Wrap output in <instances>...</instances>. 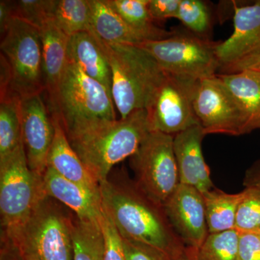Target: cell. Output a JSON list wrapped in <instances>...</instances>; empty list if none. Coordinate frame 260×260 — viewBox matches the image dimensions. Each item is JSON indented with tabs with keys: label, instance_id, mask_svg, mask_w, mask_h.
Segmentation results:
<instances>
[{
	"label": "cell",
	"instance_id": "40",
	"mask_svg": "<svg viewBox=\"0 0 260 260\" xmlns=\"http://www.w3.org/2000/svg\"><path fill=\"white\" fill-rule=\"evenodd\" d=\"M249 69H254L256 70H259L260 72V58L259 59H258V61H256L255 64L253 65L252 67H251V68H249Z\"/></svg>",
	"mask_w": 260,
	"mask_h": 260
},
{
	"label": "cell",
	"instance_id": "18",
	"mask_svg": "<svg viewBox=\"0 0 260 260\" xmlns=\"http://www.w3.org/2000/svg\"><path fill=\"white\" fill-rule=\"evenodd\" d=\"M93 32L104 42L112 44L138 45L156 41L150 34L137 30L112 9L108 0H89Z\"/></svg>",
	"mask_w": 260,
	"mask_h": 260
},
{
	"label": "cell",
	"instance_id": "25",
	"mask_svg": "<svg viewBox=\"0 0 260 260\" xmlns=\"http://www.w3.org/2000/svg\"><path fill=\"white\" fill-rule=\"evenodd\" d=\"M112 9L124 21L137 30L150 34L155 40L170 37L174 30L168 31L156 26L149 10L150 0H108Z\"/></svg>",
	"mask_w": 260,
	"mask_h": 260
},
{
	"label": "cell",
	"instance_id": "4",
	"mask_svg": "<svg viewBox=\"0 0 260 260\" xmlns=\"http://www.w3.org/2000/svg\"><path fill=\"white\" fill-rule=\"evenodd\" d=\"M150 132L146 110L140 109L69 141L99 184L108 179L116 164L138 150Z\"/></svg>",
	"mask_w": 260,
	"mask_h": 260
},
{
	"label": "cell",
	"instance_id": "36",
	"mask_svg": "<svg viewBox=\"0 0 260 260\" xmlns=\"http://www.w3.org/2000/svg\"><path fill=\"white\" fill-rule=\"evenodd\" d=\"M243 185L245 188H255L260 189V158L256 160L244 174Z\"/></svg>",
	"mask_w": 260,
	"mask_h": 260
},
{
	"label": "cell",
	"instance_id": "10",
	"mask_svg": "<svg viewBox=\"0 0 260 260\" xmlns=\"http://www.w3.org/2000/svg\"><path fill=\"white\" fill-rule=\"evenodd\" d=\"M198 81L166 73L145 109L150 132L174 137L200 125L193 107Z\"/></svg>",
	"mask_w": 260,
	"mask_h": 260
},
{
	"label": "cell",
	"instance_id": "33",
	"mask_svg": "<svg viewBox=\"0 0 260 260\" xmlns=\"http://www.w3.org/2000/svg\"><path fill=\"white\" fill-rule=\"evenodd\" d=\"M239 259L260 260V234L259 233L240 232Z\"/></svg>",
	"mask_w": 260,
	"mask_h": 260
},
{
	"label": "cell",
	"instance_id": "30",
	"mask_svg": "<svg viewBox=\"0 0 260 260\" xmlns=\"http://www.w3.org/2000/svg\"><path fill=\"white\" fill-rule=\"evenodd\" d=\"M238 208L236 229L239 232L260 231V189L245 188Z\"/></svg>",
	"mask_w": 260,
	"mask_h": 260
},
{
	"label": "cell",
	"instance_id": "13",
	"mask_svg": "<svg viewBox=\"0 0 260 260\" xmlns=\"http://www.w3.org/2000/svg\"><path fill=\"white\" fill-rule=\"evenodd\" d=\"M22 142L30 170L42 177L54 136L52 116L42 93L22 98L20 101Z\"/></svg>",
	"mask_w": 260,
	"mask_h": 260
},
{
	"label": "cell",
	"instance_id": "27",
	"mask_svg": "<svg viewBox=\"0 0 260 260\" xmlns=\"http://www.w3.org/2000/svg\"><path fill=\"white\" fill-rule=\"evenodd\" d=\"M239 235L240 232L237 229L208 234L196 249L197 259L239 260Z\"/></svg>",
	"mask_w": 260,
	"mask_h": 260
},
{
	"label": "cell",
	"instance_id": "29",
	"mask_svg": "<svg viewBox=\"0 0 260 260\" xmlns=\"http://www.w3.org/2000/svg\"><path fill=\"white\" fill-rule=\"evenodd\" d=\"M57 0H19L12 2L13 17L41 29L52 21Z\"/></svg>",
	"mask_w": 260,
	"mask_h": 260
},
{
	"label": "cell",
	"instance_id": "5",
	"mask_svg": "<svg viewBox=\"0 0 260 260\" xmlns=\"http://www.w3.org/2000/svg\"><path fill=\"white\" fill-rule=\"evenodd\" d=\"M74 213L42 193L12 244L26 260H73ZM10 244V243H9Z\"/></svg>",
	"mask_w": 260,
	"mask_h": 260
},
{
	"label": "cell",
	"instance_id": "15",
	"mask_svg": "<svg viewBox=\"0 0 260 260\" xmlns=\"http://www.w3.org/2000/svg\"><path fill=\"white\" fill-rule=\"evenodd\" d=\"M205 136L201 126L197 125L174 137L180 184L192 186L203 194L215 188L202 148Z\"/></svg>",
	"mask_w": 260,
	"mask_h": 260
},
{
	"label": "cell",
	"instance_id": "41",
	"mask_svg": "<svg viewBox=\"0 0 260 260\" xmlns=\"http://www.w3.org/2000/svg\"><path fill=\"white\" fill-rule=\"evenodd\" d=\"M259 234H260V231H259Z\"/></svg>",
	"mask_w": 260,
	"mask_h": 260
},
{
	"label": "cell",
	"instance_id": "11",
	"mask_svg": "<svg viewBox=\"0 0 260 260\" xmlns=\"http://www.w3.org/2000/svg\"><path fill=\"white\" fill-rule=\"evenodd\" d=\"M193 107L205 135L241 136L247 134V121L244 111L218 75L198 82Z\"/></svg>",
	"mask_w": 260,
	"mask_h": 260
},
{
	"label": "cell",
	"instance_id": "35",
	"mask_svg": "<svg viewBox=\"0 0 260 260\" xmlns=\"http://www.w3.org/2000/svg\"><path fill=\"white\" fill-rule=\"evenodd\" d=\"M11 68L8 59L3 54L0 56V98L11 93Z\"/></svg>",
	"mask_w": 260,
	"mask_h": 260
},
{
	"label": "cell",
	"instance_id": "39",
	"mask_svg": "<svg viewBox=\"0 0 260 260\" xmlns=\"http://www.w3.org/2000/svg\"><path fill=\"white\" fill-rule=\"evenodd\" d=\"M174 260H198L196 257V249L186 246L184 250Z\"/></svg>",
	"mask_w": 260,
	"mask_h": 260
},
{
	"label": "cell",
	"instance_id": "32",
	"mask_svg": "<svg viewBox=\"0 0 260 260\" xmlns=\"http://www.w3.org/2000/svg\"><path fill=\"white\" fill-rule=\"evenodd\" d=\"M122 241L126 260H174L162 251L144 243L123 237Z\"/></svg>",
	"mask_w": 260,
	"mask_h": 260
},
{
	"label": "cell",
	"instance_id": "20",
	"mask_svg": "<svg viewBox=\"0 0 260 260\" xmlns=\"http://www.w3.org/2000/svg\"><path fill=\"white\" fill-rule=\"evenodd\" d=\"M42 48V71L48 98L55 91L68 63L69 37L50 21L39 29Z\"/></svg>",
	"mask_w": 260,
	"mask_h": 260
},
{
	"label": "cell",
	"instance_id": "31",
	"mask_svg": "<svg viewBox=\"0 0 260 260\" xmlns=\"http://www.w3.org/2000/svg\"><path fill=\"white\" fill-rule=\"evenodd\" d=\"M99 223L104 238L103 260H126L122 237L103 207Z\"/></svg>",
	"mask_w": 260,
	"mask_h": 260
},
{
	"label": "cell",
	"instance_id": "17",
	"mask_svg": "<svg viewBox=\"0 0 260 260\" xmlns=\"http://www.w3.org/2000/svg\"><path fill=\"white\" fill-rule=\"evenodd\" d=\"M68 57V61L78 64L88 76L104 85L112 94L110 65L95 32L83 31L70 37Z\"/></svg>",
	"mask_w": 260,
	"mask_h": 260
},
{
	"label": "cell",
	"instance_id": "2",
	"mask_svg": "<svg viewBox=\"0 0 260 260\" xmlns=\"http://www.w3.org/2000/svg\"><path fill=\"white\" fill-rule=\"evenodd\" d=\"M48 101L69 140L117 120L112 94L72 61Z\"/></svg>",
	"mask_w": 260,
	"mask_h": 260
},
{
	"label": "cell",
	"instance_id": "3",
	"mask_svg": "<svg viewBox=\"0 0 260 260\" xmlns=\"http://www.w3.org/2000/svg\"><path fill=\"white\" fill-rule=\"evenodd\" d=\"M97 39L110 65L112 99L120 119L146 109L165 78V72L153 56L138 46L108 44Z\"/></svg>",
	"mask_w": 260,
	"mask_h": 260
},
{
	"label": "cell",
	"instance_id": "9",
	"mask_svg": "<svg viewBox=\"0 0 260 260\" xmlns=\"http://www.w3.org/2000/svg\"><path fill=\"white\" fill-rule=\"evenodd\" d=\"M0 48L1 54L11 68V93L20 99L44 93L42 41L39 29L13 17L2 38Z\"/></svg>",
	"mask_w": 260,
	"mask_h": 260
},
{
	"label": "cell",
	"instance_id": "1",
	"mask_svg": "<svg viewBox=\"0 0 260 260\" xmlns=\"http://www.w3.org/2000/svg\"><path fill=\"white\" fill-rule=\"evenodd\" d=\"M99 191L103 208L121 237L156 248L173 259L184 250L162 205L147 196L124 169L99 183Z\"/></svg>",
	"mask_w": 260,
	"mask_h": 260
},
{
	"label": "cell",
	"instance_id": "19",
	"mask_svg": "<svg viewBox=\"0 0 260 260\" xmlns=\"http://www.w3.org/2000/svg\"><path fill=\"white\" fill-rule=\"evenodd\" d=\"M52 116L54 136L48 155V167L65 179L99 191V184L84 166L72 147L64 129L55 116Z\"/></svg>",
	"mask_w": 260,
	"mask_h": 260
},
{
	"label": "cell",
	"instance_id": "12",
	"mask_svg": "<svg viewBox=\"0 0 260 260\" xmlns=\"http://www.w3.org/2000/svg\"><path fill=\"white\" fill-rule=\"evenodd\" d=\"M215 53L221 74L249 69L260 58V0L234 6V31L217 43Z\"/></svg>",
	"mask_w": 260,
	"mask_h": 260
},
{
	"label": "cell",
	"instance_id": "34",
	"mask_svg": "<svg viewBox=\"0 0 260 260\" xmlns=\"http://www.w3.org/2000/svg\"><path fill=\"white\" fill-rule=\"evenodd\" d=\"M181 0H150L149 10L154 21L177 18Z\"/></svg>",
	"mask_w": 260,
	"mask_h": 260
},
{
	"label": "cell",
	"instance_id": "7",
	"mask_svg": "<svg viewBox=\"0 0 260 260\" xmlns=\"http://www.w3.org/2000/svg\"><path fill=\"white\" fill-rule=\"evenodd\" d=\"M216 44L185 28L174 30L167 39L136 46L153 56L166 73L200 80L218 74L220 64L215 53Z\"/></svg>",
	"mask_w": 260,
	"mask_h": 260
},
{
	"label": "cell",
	"instance_id": "24",
	"mask_svg": "<svg viewBox=\"0 0 260 260\" xmlns=\"http://www.w3.org/2000/svg\"><path fill=\"white\" fill-rule=\"evenodd\" d=\"M73 260H103L104 238L99 221L82 220L74 213Z\"/></svg>",
	"mask_w": 260,
	"mask_h": 260
},
{
	"label": "cell",
	"instance_id": "38",
	"mask_svg": "<svg viewBox=\"0 0 260 260\" xmlns=\"http://www.w3.org/2000/svg\"><path fill=\"white\" fill-rule=\"evenodd\" d=\"M0 260H26L19 254L15 246L9 243L1 242L0 247Z\"/></svg>",
	"mask_w": 260,
	"mask_h": 260
},
{
	"label": "cell",
	"instance_id": "8",
	"mask_svg": "<svg viewBox=\"0 0 260 260\" xmlns=\"http://www.w3.org/2000/svg\"><path fill=\"white\" fill-rule=\"evenodd\" d=\"M129 165L137 185L159 205H164L180 184L172 135L150 132L130 157Z\"/></svg>",
	"mask_w": 260,
	"mask_h": 260
},
{
	"label": "cell",
	"instance_id": "16",
	"mask_svg": "<svg viewBox=\"0 0 260 260\" xmlns=\"http://www.w3.org/2000/svg\"><path fill=\"white\" fill-rule=\"evenodd\" d=\"M44 194L56 200L82 220L99 221L102 215L100 191L65 179L48 167L42 177Z\"/></svg>",
	"mask_w": 260,
	"mask_h": 260
},
{
	"label": "cell",
	"instance_id": "28",
	"mask_svg": "<svg viewBox=\"0 0 260 260\" xmlns=\"http://www.w3.org/2000/svg\"><path fill=\"white\" fill-rule=\"evenodd\" d=\"M177 18L186 30L205 39L212 28V15L208 5L201 0H181Z\"/></svg>",
	"mask_w": 260,
	"mask_h": 260
},
{
	"label": "cell",
	"instance_id": "26",
	"mask_svg": "<svg viewBox=\"0 0 260 260\" xmlns=\"http://www.w3.org/2000/svg\"><path fill=\"white\" fill-rule=\"evenodd\" d=\"M52 21L69 37L80 32H93L89 0H57Z\"/></svg>",
	"mask_w": 260,
	"mask_h": 260
},
{
	"label": "cell",
	"instance_id": "37",
	"mask_svg": "<svg viewBox=\"0 0 260 260\" xmlns=\"http://www.w3.org/2000/svg\"><path fill=\"white\" fill-rule=\"evenodd\" d=\"M13 18L12 2L2 0L0 2V34L2 38L4 37Z\"/></svg>",
	"mask_w": 260,
	"mask_h": 260
},
{
	"label": "cell",
	"instance_id": "21",
	"mask_svg": "<svg viewBox=\"0 0 260 260\" xmlns=\"http://www.w3.org/2000/svg\"><path fill=\"white\" fill-rule=\"evenodd\" d=\"M242 107L247 121V134L260 130V72L254 69L217 74Z\"/></svg>",
	"mask_w": 260,
	"mask_h": 260
},
{
	"label": "cell",
	"instance_id": "6",
	"mask_svg": "<svg viewBox=\"0 0 260 260\" xmlns=\"http://www.w3.org/2000/svg\"><path fill=\"white\" fill-rule=\"evenodd\" d=\"M42 193V177L30 170L22 144L0 161L1 242L14 244Z\"/></svg>",
	"mask_w": 260,
	"mask_h": 260
},
{
	"label": "cell",
	"instance_id": "22",
	"mask_svg": "<svg viewBox=\"0 0 260 260\" xmlns=\"http://www.w3.org/2000/svg\"><path fill=\"white\" fill-rule=\"evenodd\" d=\"M243 194V191L229 194L216 188L203 194L209 234L236 229L238 208Z\"/></svg>",
	"mask_w": 260,
	"mask_h": 260
},
{
	"label": "cell",
	"instance_id": "14",
	"mask_svg": "<svg viewBox=\"0 0 260 260\" xmlns=\"http://www.w3.org/2000/svg\"><path fill=\"white\" fill-rule=\"evenodd\" d=\"M162 207L184 245L198 249L209 234L203 193L192 186L179 184Z\"/></svg>",
	"mask_w": 260,
	"mask_h": 260
},
{
	"label": "cell",
	"instance_id": "23",
	"mask_svg": "<svg viewBox=\"0 0 260 260\" xmlns=\"http://www.w3.org/2000/svg\"><path fill=\"white\" fill-rule=\"evenodd\" d=\"M20 101L14 93L0 98V161L23 144Z\"/></svg>",
	"mask_w": 260,
	"mask_h": 260
}]
</instances>
